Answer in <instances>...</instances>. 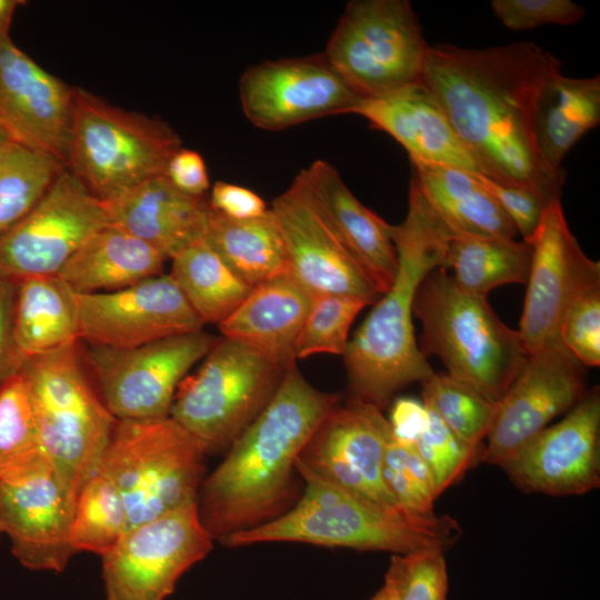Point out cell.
Returning <instances> with one entry per match:
<instances>
[{
  "mask_svg": "<svg viewBox=\"0 0 600 600\" xmlns=\"http://www.w3.org/2000/svg\"><path fill=\"white\" fill-rule=\"evenodd\" d=\"M561 62L532 42L487 49L429 46L420 81L434 97L481 174L560 200L564 177L543 164L533 118L546 81Z\"/></svg>",
  "mask_w": 600,
  "mask_h": 600,
  "instance_id": "obj_1",
  "label": "cell"
},
{
  "mask_svg": "<svg viewBox=\"0 0 600 600\" xmlns=\"http://www.w3.org/2000/svg\"><path fill=\"white\" fill-rule=\"evenodd\" d=\"M339 402L296 364L286 370L272 399L200 486L198 512L213 540L264 524L298 501L297 461Z\"/></svg>",
  "mask_w": 600,
  "mask_h": 600,
  "instance_id": "obj_2",
  "label": "cell"
},
{
  "mask_svg": "<svg viewBox=\"0 0 600 600\" xmlns=\"http://www.w3.org/2000/svg\"><path fill=\"white\" fill-rule=\"evenodd\" d=\"M451 236L410 183L407 217L392 226L398 257L394 280L343 353L352 397L382 409L399 390L433 374L414 336L413 303L428 273L443 268Z\"/></svg>",
  "mask_w": 600,
  "mask_h": 600,
  "instance_id": "obj_3",
  "label": "cell"
},
{
  "mask_svg": "<svg viewBox=\"0 0 600 600\" xmlns=\"http://www.w3.org/2000/svg\"><path fill=\"white\" fill-rule=\"evenodd\" d=\"M303 490L280 517L237 532L227 547L292 541L324 547L406 553L421 548L446 550L461 536L450 516L416 517L371 501L297 463Z\"/></svg>",
  "mask_w": 600,
  "mask_h": 600,
  "instance_id": "obj_4",
  "label": "cell"
},
{
  "mask_svg": "<svg viewBox=\"0 0 600 600\" xmlns=\"http://www.w3.org/2000/svg\"><path fill=\"white\" fill-rule=\"evenodd\" d=\"M413 314L422 324L421 352L437 356L447 373L499 402L528 352L519 331L504 324L486 297L462 290L447 270L420 283Z\"/></svg>",
  "mask_w": 600,
  "mask_h": 600,
  "instance_id": "obj_5",
  "label": "cell"
},
{
  "mask_svg": "<svg viewBox=\"0 0 600 600\" xmlns=\"http://www.w3.org/2000/svg\"><path fill=\"white\" fill-rule=\"evenodd\" d=\"M18 371L42 448L78 498L97 471L117 419L93 386L79 342L28 358Z\"/></svg>",
  "mask_w": 600,
  "mask_h": 600,
  "instance_id": "obj_6",
  "label": "cell"
},
{
  "mask_svg": "<svg viewBox=\"0 0 600 600\" xmlns=\"http://www.w3.org/2000/svg\"><path fill=\"white\" fill-rule=\"evenodd\" d=\"M182 147L164 121L112 106L73 89L66 168L103 202L138 184L164 176L170 158Z\"/></svg>",
  "mask_w": 600,
  "mask_h": 600,
  "instance_id": "obj_7",
  "label": "cell"
},
{
  "mask_svg": "<svg viewBox=\"0 0 600 600\" xmlns=\"http://www.w3.org/2000/svg\"><path fill=\"white\" fill-rule=\"evenodd\" d=\"M206 456L170 416L123 419L117 420L96 472L119 491L129 530L197 501Z\"/></svg>",
  "mask_w": 600,
  "mask_h": 600,
  "instance_id": "obj_8",
  "label": "cell"
},
{
  "mask_svg": "<svg viewBox=\"0 0 600 600\" xmlns=\"http://www.w3.org/2000/svg\"><path fill=\"white\" fill-rule=\"evenodd\" d=\"M284 372L250 348L222 338L199 370L179 384L170 417L207 456L227 452L272 399Z\"/></svg>",
  "mask_w": 600,
  "mask_h": 600,
  "instance_id": "obj_9",
  "label": "cell"
},
{
  "mask_svg": "<svg viewBox=\"0 0 600 600\" xmlns=\"http://www.w3.org/2000/svg\"><path fill=\"white\" fill-rule=\"evenodd\" d=\"M407 0L350 1L322 52L363 99L420 82L428 51Z\"/></svg>",
  "mask_w": 600,
  "mask_h": 600,
  "instance_id": "obj_10",
  "label": "cell"
},
{
  "mask_svg": "<svg viewBox=\"0 0 600 600\" xmlns=\"http://www.w3.org/2000/svg\"><path fill=\"white\" fill-rule=\"evenodd\" d=\"M217 338L194 331L133 348L88 344L82 356L117 420L169 417L177 389Z\"/></svg>",
  "mask_w": 600,
  "mask_h": 600,
  "instance_id": "obj_11",
  "label": "cell"
},
{
  "mask_svg": "<svg viewBox=\"0 0 600 600\" xmlns=\"http://www.w3.org/2000/svg\"><path fill=\"white\" fill-rule=\"evenodd\" d=\"M213 541L197 501L130 528L101 557L106 600H166Z\"/></svg>",
  "mask_w": 600,
  "mask_h": 600,
  "instance_id": "obj_12",
  "label": "cell"
},
{
  "mask_svg": "<svg viewBox=\"0 0 600 600\" xmlns=\"http://www.w3.org/2000/svg\"><path fill=\"white\" fill-rule=\"evenodd\" d=\"M106 203L66 167L38 204L0 236V276H57L97 231L111 224Z\"/></svg>",
  "mask_w": 600,
  "mask_h": 600,
  "instance_id": "obj_13",
  "label": "cell"
},
{
  "mask_svg": "<svg viewBox=\"0 0 600 600\" xmlns=\"http://www.w3.org/2000/svg\"><path fill=\"white\" fill-rule=\"evenodd\" d=\"M239 98L248 120L270 131L326 116L354 113L364 100L323 53L249 67L239 80Z\"/></svg>",
  "mask_w": 600,
  "mask_h": 600,
  "instance_id": "obj_14",
  "label": "cell"
},
{
  "mask_svg": "<svg viewBox=\"0 0 600 600\" xmlns=\"http://www.w3.org/2000/svg\"><path fill=\"white\" fill-rule=\"evenodd\" d=\"M560 341L528 356L498 402L479 461L501 467L586 394V370Z\"/></svg>",
  "mask_w": 600,
  "mask_h": 600,
  "instance_id": "obj_15",
  "label": "cell"
},
{
  "mask_svg": "<svg viewBox=\"0 0 600 600\" xmlns=\"http://www.w3.org/2000/svg\"><path fill=\"white\" fill-rule=\"evenodd\" d=\"M529 244L531 262L518 331L531 354L559 341L558 330L566 308L583 290L600 284V263L580 248L560 200L546 204Z\"/></svg>",
  "mask_w": 600,
  "mask_h": 600,
  "instance_id": "obj_16",
  "label": "cell"
},
{
  "mask_svg": "<svg viewBox=\"0 0 600 600\" xmlns=\"http://www.w3.org/2000/svg\"><path fill=\"white\" fill-rule=\"evenodd\" d=\"M500 468L524 492L586 493L600 484V390L593 387Z\"/></svg>",
  "mask_w": 600,
  "mask_h": 600,
  "instance_id": "obj_17",
  "label": "cell"
},
{
  "mask_svg": "<svg viewBox=\"0 0 600 600\" xmlns=\"http://www.w3.org/2000/svg\"><path fill=\"white\" fill-rule=\"evenodd\" d=\"M390 436L382 409L352 397L327 414L297 463L381 506L399 508L382 477Z\"/></svg>",
  "mask_w": 600,
  "mask_h": 600,
  "instance_id": "obj_18",
  "label": "cell"
},
{
  "mask_svg": "<svg viewBox=\"0 0 600 600\" xmlns=\"http://www.w3.org/2000/svg\"><path fill=\"white\" fill-rule=\"evenodd\" d=\"M77 298L80 340L92 346L133 348L199 331L204 324L170 274Z\"/></svg>",
  "mask_w": 600,
  "mask_h": 600,
  "instance_id": "obj_19",
  "label": "cell"
},
{
  "mask_svg": "<svg viewBox=\"0 0 600 600\" xmlns=\"http://www.w3.org/2000/svg\"><path fill=\"white\" fill-rule=\"evenodd\" d=\"M73 89L0 34V127L13 142L66 163Z\"/></svg>",
  "mask_w": 600,
  "mask_h": 600,
  "instance_id": "obj_20",
  "label": "cell"
},
{
  "mask_svg": "<svg viewBox=\"0 0 600 600\" xmlns=\"http://www.w3.org/2000/svg\"><path fill=\"white\" fill-rule=\"evenodd\" d=\"M286 241L289 274L312 296L380 297L373 284L339 240L297 176L270 208Z\"/></svg>",
  "mask_w": 600,
  "mask_h": 600,
  "instance_id": "obj_21",
  "label": "cell"
},
{
  "mask_svg": "<svg viewBox=\"0 0 600 600\" xmlns=\"http://www.w3.org/2000/svg\"><path fill=\"white\" fill-rule=\"evenodd\" d=\"M77 498L51 468L18 483L0 482V532L30 570L61 572L77 553L70 532Z\"/></svg>",
  "mask_w": 600,
  "mask_h": 600,
  "instance_id": "obj_22",
  "label": "cell"
},
{
  "mask_svg": "<svg viewBox=\"0 0 600 600\" xmlns=\"http://www.w3.org/2000/svg\"><path fill=\"white\" fill-rule=\"evenodd\" d=\"M298 177L379 294L386 292L398 269L392 226L363 206L329 162L317 160Z\"/></svg>",
  "mask_w": 600,
  "mask_h": 600,
  "instance_id": "obj_23",
  "label": "cell"
},
{
  "mask_svg": "<svg viewBox=\"0 0 600 600\" xmlns=\"http://www.w3.org/2000/svg\"><path fill=\"white\" fill-rule=\"evenodd\" d=\"M374 129L396 139L411 163L453 167L481 173L443 110L422 84L417 82L391 93L364 99L354 112Z\"/></svg>",
  "mask_w": 600,
  "mask_h": 600,
  "instance_id": "obj_24",
  "label": "cell"
},
{
  "mask_svg": "<svg viewBox=\"0 0 600 600\" xmlns=\"http://www.w3.org/2000/svg\"><path fill=\"white\" fill-rule=\"evenodd\" d=\"M104 203L113 224L164 260L203 240L212 213L209 200L184 194L166 176L151 178Z\"/></svg>",
  "mask_w": 600,
  "mask_h": 600,
  "instance_id": "obj_25",
  "label": "cell"
},
{
  "mask_svg": "<svg viewBox=\"0 0 600 600\" xmlns=\"http://www.w3.org/2000/svg\"><path fill=\"white\" fill-rule=\"evenodd\" d=\"M312 298L292 276L281 274L254 286L218 328L223 338L287 370L296 364V344Z\"/></svg>",
  "mask_w": 600,
  "mask_h": 600,
  "instance_id": "obj_26",
  "label": "cell"
},
{
  "mask_svg": "<svg viewBox=\"0 0 600 600\" xmlns=\"http://www.w3.org/2000/svg\"><path fill=\"white\" fill-rule=\"evenodd\" d=\"M411 184L452 233L514 239V226L473 173L447 166L412 163Z\"/></svg>",
  "mask_w": 600,
  "mask_h": 600,
  "instance_id": "obj_27",
  "label": "cell"
},
{
  "mask_svg": "<svg viewBox=\"0 0 600 600\" xmlns=\"http://www.w3.org/2000/svg\"><path fill=\"white\" fill-rule=\"evenodd\" d=\"M164 259L111 223L93 233L57 274L76 293L112 292L162 273Z\"/></svg>",
  "mask_w": 600,
  "mask_h": 600,
  "instance_id": "obj_28",
  "label": "cell"
},
{
  "mask_svg": "<svg viewBox=\"0 0 600 600\" xmlns=\"http://www.w3.org/2000/svg\"><path fill=\"white\" fill-rule=\"evenodd\" d=\"M16 282L12 337L22 362L80 341L77 293L62 279L34 276Z\"/></svg>",
  "mask_w": 600,
  "mask_h": 600,
  "instance_id": "obj_29",
  "label": "cell"
},
{
  "mask_svg": "<svg viewBox=\"0 0 600 600\" xmlns=\"http://www.w3.org/2000/svg\"><path fill=\"white\" fill-rule=\"evenodd\" d=\"M600 121V77L551 76L536 106L533 137L546 168L564 177L561 162L572 146Z\"/></svg>",
  "mask_w": 600,
  "mask_h": 600,
  "instance_id": "obj_30",
  "label": "cell"
},
{
  "mask_svg": "<svg viewBox=\"0 0 600 600\" xmlns=\"http://www.w3.org/2000/svg\"><path fill=\"white\" fill-rule=\"evenodd\" d=\"M203 240L252 288L289 273L286 241L271 209L244 220L230 219L212 209Z\"/></svg>",
  "mask_w": 600,
  "mask_h": 600,
  "instance_id": "obj_31",
  "label": "cell"
},
{
  "mask_svg": "<svg viewBox=\"0 0 600 600\" xmlns=\"http://www.w3.org/2000/svg\"><path fill=\"white\" fill-rule=\"evenodd\" d=\"M531 246L516 239L452 234L447 243L443 270L451 269L464 291L486 297L494 288L526 283Z\"/></svg>",
  "mask_w": 600,
  "mask_h": 600,
  "instance_id": "obj_32",
  "label": "cell"
},
{
  "mask_svg": "<svg viewBox=\"0 0 600 600\" xmlns=\"http://www.w3.org/2000/svg\"><path fill=\"white\" fill-rule=\"evenodd\" d=\"M171 260L170 277L204 323L219 326L252 289L204 240L188 247Z\"/></svg>",
  "mask_w": 600,
  "mask_h": 600,
  "instance_id": "obj_33",
  "label": "cell"
},
{
  "mask_svg": "<svg viewBox=\"0 0 600 600\" xmlns=\"http://www.w3.org/2000/svg\"><path fill=\"white\" fill-rule=\"evenodd\" d=\"M51 468L26 382L17 371L0 382V482L18 483Z\"/></svg>",
  "mask_w": 600,
  "mask_h": 600,
  "instance_id": "obj_34",
  "label": "cell"
},
{
  "mask_svg": "<svg viewBox=\"0 0 600 600\" xmlns=\"http://www.w3.org/2000/svg\"><path fill=\"white\" fill-rule=\"evenodd\" d=\"M64 167L51 154L10 143L0 157V236L38 204Z\"/></svg>",
  "mask_w": 600,
  "mask_h": 600,
  "instance_id": "obj_35",
  "label": "cell"
},
{
  "mask_svg": "<svg viewBox=\"0 0 600 600\" xmlns=\"http://www.w3.org/2000/svg\"><path fill=\"white\" fill-rule=\"evenodd\" d=\"M422 383V402L468 447L482 452V442L496 420L498 403L448 373H436Z\"/></svg>",
  "mask_w": 600,
  "mask_h": 600,
  "instance_id": "obj_36",
  "label": "cell"
},
{
  "mask_svg": "<svg viewBox=\"0 0 600 600\" xmlns=\"http://www.w3.org/2000/svg\"><path fill=\"white\" fill-rule=\"evenodd\" d=\"M128 530L124 502L117 488L96 472L82 486L74 507L71 543L76 552L102 557Z\"/></svg>",
  "mask_w": 600,
  "mask_h": 600,
  "instance_id": "obj_37",
  "label": "cell"
},
{
  "mask_svg": "<svg viewBox=\"0 0 600 600\" xmlns=\"http://www.w3.org/2000/svg\"><path fill=\"white\" fill-rule=\"evenodd\" d=\"M370 301L351 296H313L296 344V359L319 353L343 354L350 327Z\"/></svg>",
  "mask_w": 600,
  "mask_h": 600,
  "instance_id": "obj_38",
  "label": "cell"
},
{
  "mask_svg": "<svg viewBox=\"0 0 600 600\" xmlns=\"http://www.w3.org/2000/svg\"><path fill=\"white\" fill-rule=\"evenodd\" d=\"M382 477L387 490L401 510L422 518L436 516L433 506L438 494L433 478L413 444L390 436Z\"/></svg>",
  "mask_w": 600,
  "mask_h": 600,
  "instance_id": "obj_39",
  "label": "cell"
},
{
  "mask_svg": "<svg viewBox=\"0 0 600 600\" xmlns=\"http://www.w3.org/2000/svg\"><path fill=\"white\" fill-rule=\"evenodd\" d=\"M383 587L393 600H447L444 550L421 548L394 553L386 572Z\"/></svg>",
  "mask_w": 600,
  "mask_h": 600,
  "instance_id": "obj_40",
  "label": "cell"
},
{
  "mask_svg": "<svg viewBox=\"0 0 600 600\" xmlns=\"http://www.w3.org/2000/svg\"><path fill=\"white\" fill-rule=\"evenodd\" d=\"M428 408V420L413 446L429 468L438 497L480 459Z\"/></svg>",
  "mask_w": 600,
  "mask_h": 600,
  "instance_id": "obj_41",
  "label": "cell"
},
{
  "mask_svg": "<svg viewBox=\"0 0 600 600\" xmlns=\"http://www.w3.org/2000/svg\"><path fill=\"white\" fill-rule=\"evenodd\" d=\"M558 338L584 367L600 364V284L583 290L569 303Z\"/></svg>",
  "mask_w": 600,
  "mask_h": 600,
  "instance_id": "obj_42",
  "label": "cell"
},
{
  "mask_svg": "<svg viewBox=\"0 0 600 600\" xmlns=\"http://www.w3.org/2000/svg\"><path fill=\"white\" fill-rule=\"evenodd\" d=\"M496 17L509 29L529 30L543 24L569 26L586 10L570 0H492Z\"/></svg>",
  "mask_w": 600,
  "mask_h": 600,
  "instance_id": "obj_43",
  "label": "cell"
},
{
  "mask_svg": "<svg viewBox=\"0 0 600 600\" xmlns=\"http://www.w3.org/2000/svg\"><path fill=\"white\" fill-rule=\"evenodd\" d=\"M510 219L526 243H530L540 223L546 203L529 189L504 184L481 173H473Z\"/></svg>",
  "mask_w": 600,
  "mask_h": 600,
  "instance_id": "obj_44",
  "label": "cell"
},
{
  "mask_svg": "<svg viewBox=\"0 0 600 600\" xmlns=\"http://www.w3.org/2000/svg\"><path fill=\"white\" fill-rule=\"evenodd\" d=\"M209 203L216 212L236 220L256 218L268 210L254 191L226 181H217L212 186Z\"/></svg>",
  "mask_w": 600,
  "mask_h": 600,
  "instance_id": "obj_45",
  "label": "cell"
},
{
  "mask_svg": "<svg viewBox=\"0 0 600 600\" xmlns=\"http://www.w3.org/2000/svg\"><path fill=\"white\" fill-rule=\"evenodd\" d=\"M164 176L174 188L191 197H204L210 187L202 156L183 147L170 158Z\"/></svg>",
  "mask_w": 600,
  "mask_h": 600,
  "instance_id": "obj_46",
  "label": "cell"
},
{
  "mask_svg": "<svg viewBox=\"0 0 600 600\" xmlns=\"http://www.w3.org/2000/svg\"><path fill=\"white\" fill-rule=\"evenodd\" d=\"M16 286V281L0 276V382L17 372L22 363L12 337Z\"/></svg>",
  "mask_w": 600,
  "mask_h": 600,
  "instance_id": "obj_47",
  "label": "cell"
},
{
  "mask_svg": "<svg viewBox=\"0 0 600 600\" xmlns=\"http://www.w3.org/2000/svg\"><path fill=\"white\" fill-rule=\"evenodd\" d=\"M428 420V408L413 398L394 401L388 422L391 436L401 442L413 444Z\"/></svg>",
  "mask_w": 600,
  "mask_h": 600,
  "instance_id": "obj_48",
  "label": "cell"
},
{
  "mask_svg": "<svg viewBox=\"0 0 600 600\" xmlns=\"http://www.w3.org/2000/svg\"><path fill=\"white\" fill-rule=\"evenodd\" d=\"M22 3H24V1L0 0V34L9 36V29H10L16 9Z\"/></svg>",
  "mask_w": 600,
  "mask_h": 600,
  "instance_id": "obj_49",
  "label": "cell"
},
{
  "mask_svg": "<svg viewBox=\"0 0 600 600\" xmlns=\"http://www.w3.org/2000/svg\"><path fill=\"white\" fill-rule=\"evenodd\" d=\"M11 142L13 141L10 139L8 133L0 127V157L3 154V152L7 150Z\"/></svg>",
  "mask_w": 600,
  "mask_h": 600,
  "instance_id": "obj_50",
  "label": "cell"
},
{
  "mask_svg": "<svg viewBox=\"0 0 600 600\" xmlns=\"http://www.w3.org/2000/svg\"><path fill=\"white\" fill-rule=\"evenodd\" d=\"M369 600H393L389 591L382 586Z\"/></svg>",
  "mask_w": 600,
  "mask_h": 600,
  "instance_id": "obj_51",
  "label": "cell"
},
{
  "mask_svg": "<svg viewBox=\"0 0 600 600\" xmlns=\"http://www.w3.org/2000/svg\"><path fill=\"white\" fill-rule=\"evenodd\" d=\"M0 534H1V532H0Z\"/></svg>",
  "mask_w": 600,
  "mask_h": 600,
  "instance_id": "obj_52",
  "label": "cell"
}]
</instances>
